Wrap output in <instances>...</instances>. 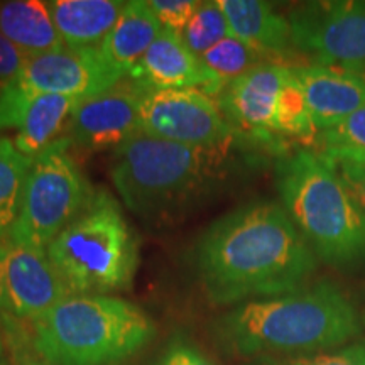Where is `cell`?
Segmentation results:
<instances>
[{
    "label": "cell",
    "mask_w": 365,
    "mask_h": 365,
    "mask_svg": "<svg viewBox=\"0 0 365 365\" xmlns=\"http://www.w3.org/2000/svg\"><path fill=\"white\" fill-rule=\"evenodd\" d=\"M195 267L213 304L245 303L307 286L318 257L281 203L240 205L202 232Z\"/></svg>",
    "instance_id": "obj_1"
},
{
    "label": "cell",
    "mask_w": 365,
    "mask_h": 365,
    "mask_svg": "<svg viewBox=\"0 0 365 365\" xmlns=\"http://www.w3.org/2000/svg\"><path fill=\"white\" fill-rule=\"evenodd\" d=\"M362 330L359 309L330 281L274 298L245 301L213 323L218 345L242 357L331 350Z\"/></svg>",
    "instance_id": "obj_2"
},
{
    "label": "cell",
    "mask_w": 365,
    "mask_h": 365,
    "mask_svg": "<svg viewBox=\"0 0 365 365\" xmlns=\"http://www.w3.org/2000/svg\"><path fill=\"white\" fill-rule=\"evenodd\" d=\"M276 188L318 261L340 269L365 266V215L330 159L309 149L282 154Z\"/></svg>",
    "instance_id": "obj_3"
},
{
    "label": "cell",
    "mask_w": 365,
    "mask_h": 365,
    "mask_svg": "<svg viewBox=\"0 0 365 365\" xmlns=\"http://www.w3.org/2000/svg\"><path fill=\"white\" fill-rule=\"evenodd\" d=\"M228 149H205L135 134L113 150L110 178L122 203L148 222L171 220L198 203Z\"/></svg>",
    "instance_id": "obj_4"
},
{
    "label": "cell",
    "mask_w": 365,
    "mask_h": 365,
    "mask_svg": "<svg viewBox=\"0 0 365 365\" xmlns=\"http://www.w3.org/2000/svg\"><path fill=\"white\" fill-rule=\"evenodd\" d=\"M33 349L51 365H120L156 335V323L130 301L75 294L29 322Z\"/></svg>",
    "instance_id": "obj_5"
},
{
    "label": "cell",
    "mask_w": 365,
    "mask_h": 365,
    "mask_svg": "<svg viewBox=\"0 0 365 365\" xmlns=\"http://www.w3.org/2000/svg\"><path fill=\"white\" fill-rule=\"evenodd\" d=\"M46 252L73 296L129 289L139 267V239L107 190L95 191Z\"/></svg>",
    "instance_id": "obj_6"
},
{
    "label": "cell",
    "mask_w": 365,
    "mask_h": 365,
    "mask_svg": "<svg viewBox=\"0 0 365 365\" xmlns=\"http://www.w3.org/2000/svg\"><path fill=\"white\" fill-rule=\"evenodd\" d=\"M61 137L33 159L9 244L46 249L93 198L95 191Z\"/></svg>",
    "instance_id": "obj_7"
},
{
    "label": "cell",
    "mask_w": 365,
    "mask_h": 365,
    "mask_svg": "<svg viewBox=\"0 0 365 365\" xmlns=\"http://www.w3.org/2000/svg\"><path fill=\"white\" fill-rule=\"evenodd\" d=\"M287 21L294 53L309 65L365 76V0L299 4Z\"/></svg>",
    "instance_id": "obj_8"
},
{
    "label": "cell",
    "mask_w": 365,
    "mask_h": 365,
    "mask_svg": "<svg viewBox=\"0 0 365 365\" xmlns=\"http://www.w3.org/2000/svg\"><path fill=\"white\" fill-rule=\"evenodd\" d=\"M139 132L154 139L205 149H228L237 132L212 97L200 90H148Z\"/></svg>",
    "instance_id": "obj_9"
},
{
    "label": "cell",
    "mask_w": 365,
    "mask_h": 365,
    "mask_svg": "<svg viewBox=\"0 0 365 365\" xmlns=\"http://www.w3.org/2000/svg\"><path fill=\"white\" fill-rule=\"evenodd\" d=\"M125 75L113 68L98 48H68L27 56L16 85L27 97L53 93L85 100L112 88Z\"/></svg>",
    "instance_id": "obj_10"
},
{
    "label": "cell",
    "mask_w": 365,
    "mask_h": 365,
    "mask_svg": "<svg viewBox=\"0 0 365 365\" xmlns=\"http://www.w3.org/2000/svg\"><path fill=\"white\" fill-rule=\"evenodd\" d=\"M149 88L125 76L112 88L80 100L66 125L70 148L83 153L120 148L139 134L140 105Z\"/></svg>",
    "instance_id": "obj_11"
},
{
    "label": "cell",
    "mask_w": 365,
    "mask_h": 365,
    "mask_svg": "<svg viewBox=\"0 0 365 365\" xmlns=\"http://www.w3.org/2000/svg\"><path fill=\"white\" fill-rule=\"evenodd\" d=\"M4 282L9 314L24 322H33L73 296L46 249L9 244Z\"/></svg>",
    "instance_id": "obj_12"
},
{
    "label": "cell",
    "mask_w": 365,
    "mask_h": 365,
    "mask_svg": "<svg viewBox=\"0 0 365 365\" xmlns=\"http://www.w3.org/2000/svg\"><path fill=\"white\" fill-rule=\"evenodd\" d=\"M287 73L282 63H262L223 88L217 103L232 129L264 143L276 139L274 112Z\"/></svg>",
    "instance_id": "obj_13"
},
{
    "label": "cell",
    "mask_w": 365,
    "mask_h": 365,
    "mask_svg": "<svg viewBox=\"0 0 365 365\" xmlns=\"http://www.w3.org/2000/svg\"><path fill=\"white\" fill-rule=\"evenodd\" d=\"M129 78L150 90H200L218 97L225 86L182 43L181 36L163 29L132 70Z\"/></svg>",
    "instance_id": "obj_14"
},
{
    "label": "cell",
    "mask_w": 365,
    "mask_h": 365,
    "mask_svg": "<svg viewBox=\"0 0 365 365\" xmlns=\"http://www.w3.org/2000/svg\"><path fill=\"white\" fill-rule=\"evenodd\" d=\"M291 68L318 132L341 124L365 107V76L314 65Z\"/></svg>",
    "instance_id": "obj_15"
},
{
    "label": "cell",
    "mask_w": 365,
    "mask_h": 365,
    "mask_svg": "<svg viewBox=\"0 0 365 365\" xmlns=\"http://www.w3.org/2000/svg\"><path fill=\"white\" fill-rule=\"evenodd\" d=\"M230 34L244 41L267 61L286 59L294 53L287 16L262 0H218Z\"/></svg>",
    "instance_id": "obj_16"
},
{
    "label": "cell",
    "mask_w": 365,
    "mask_h": 365,
    "mask_svg": "<svg viewBox=\"0 0 365 365\" xmlns=\"http://www.w3.org/2000/svg\"><path fill=\"white\" fill-rule=\"evenodd\" d=\"M54 26L68 48H98L115 26L125 2L120 0H51Z\"/></svg>",
    "instance_id": "obj_17"
},
{
    "label": "cell",
    "mask_w": 365,
    "mask_h": 365,
    "mask_svg": "<svg viewBox=\"0 0 365 365\" xmlns=\"http://www.w3.org/2000/svg\"><path fill=\"white\" fill-rule=\"evenodd\" d=\"M161 31V22L154 16L149 4L144 0H132L125 2L120 17L98 49L113 68L127 76L139 65Z\"/></svg>",
    "instance_id": "obj_18"
},
{
    "label": "cell",
    "mask_w": 365,
    "mask_h": 365,
    "mask_svg": "<svg viewBox=\"0 0 365 365\" xmlns=\"http://www.w3.org/2000/svg\"><path fill=\"white\" fill-rule=\"evenodd\" d=\"M0 34L27 56L51 53L65 46L54 26L48 2L43 0L0 2Z\"/></svg>",
    "instance_id": "obj_19"
},
{
    "label": "cell",
    "mask_w": 365,
    "mask_h": 365,
    "mask_svg": "<svg viewBox=\"0 0 365 365\" xmlns=\"http://www.w3.org/2000/svg\"><path fill=\"white\" fill-rule=\"evenodd\" d=\"M78 98L63 95H34L26 103L21 124L17 127L14 144L24 156L34 159L46 148L61 139L63 129L75 112Z\"/></svg>",
    "instance_id": "obj_20"
},
{
    "label": "cell",
    "mask_w": 365,
    "mask_h": 365,
    "mask_svg": "<svg viewBox=\"0 0 365 365\" xmlns=\"http://www.w3.org/2000/svg\"><path fill=\"white\" fill-rule=\"evenodd\" d=\"M31 164L33 159L19 153L14 140L0 137V242L7 240L19 213Z\"/></svg>",
    "instance_id": "obj_21"
},
{
    "label": "cell",
    "mask_w": 365,
    "mask_h": 365,
    "mask_svg": "<svg viewBox=\"0 0 365 365\" xmlns=\"http://www.w3.org/2000/svg\"><path fill=\"white\" fill-rule=\"evenodd\" d=\"M272 132L274 135L298 137V139H308L318 132L309 115L303 88L296 80L291 66L277 97Z\"/></svg>",
    "instance_id": "obj_22"
},
{
    "label": "cell",
    "mask_w": 365,
    "mask_h": 365,
    "mask_svg": "<svg viewBox=\"0 0 365 365\" xmlns=\"http://www.w3.org/2000/svg\"><path fill=\"white\" fill-rule=\"evenodd\" d=\"M203 65L208 68L223 86L232 81L240 78L242 75L252 70V68L262 65V63H271L262 56L261 53L255 51L244 41L237 39L235 36H227L220 43L208 49L203 56H200Z\"/></svg>",
    "instance_id": "obj_23"
},
{
    "label": "cell",
    "mask_w": 365,
    "mask_h": 365,
    "mask_svg": "<svg viewBox=\"0 0 365 365\" xmlns=\"http://www.w3.org/2000/svg\"><path fill=\"white\" fill-rule=\"evenodd\" d=\"M227 36H230V27H228L225 14L218 6V0H207V2L198 4L185 31L181 33V39L186 48L200 58Z\"/></svg>",
    "instance_id": "obj_24"
},
{
    "label": "cell",
    "mask_w": 365,
    "mask_h": 365,
    "mask_svg": "<svg viewBox=\"0 0 365 365\" xmlns=\"http://www.w3.org/2000/svg\"><path fill=\"white\" fill-rule=\"evenodd\" d=\"M323 149H365V107L341 124L319 132Z\"/></svg>",
    "instance_id": "obj_25"
},
{
    "label": "cell",
    "mask_w": 365,
    "mask_h": 365,
    "mask_svg": "<svg viewBox=\"0 0 365 365\" xmlns=\"http://www.w3.org/2000/svg\"><path fill=\"white\" fill-rule=\"evenodd\" d=\"M149 7L161 22L163 29L181 36L200 2L196 0H150Z\"/></svg>",
    "instance_id": "obj_26"
},
{
    "label": "cell",
    "mask_w": 365,
    "mask_h": 365,
    "mask_svg": "<svg viewBox=\"0 0 365 365\" xmlns=\"http://www.w3.org/2000/svg\"><path fill=\"white\" fill-rule=\"evenodd\" d=\"M17 322L19 319L12 318L2 327L7 336V344L12 349V365H51L33 349L29 335L22 330Z\"/></svg>",
    "instance_id": "obj_27"
},
{
    "label": "cell",
    "mask_w": 365,
    "mask_h": 365,
    "mask_svg": "<svg viewBox=\"0 0 365 365\" xmlns=\"http://www.w3.org/2000/svg\"><path fill=\"white\" fill-rule=\"evenodd\" d=\"M266 365H365V340L317 357L296 359L289 362H269Z\"/></svg>",
    "instance_id": "obj_28"
},
{
    "label": "cell",
    "mask_w": 365,
    "mask_h": 365,
    "mask_svg": "<svg viewBox=\"0 0 365 365\" xmlns=\"http://www.w3.org/2000/svg\"><path fill=\"white\" fill-rule=\"evenodd\" d=\"M29 98L19 90L16 81L9 86H0V130L19 127Z\"/></svg>",
    "instance_id": "obj_29"
},
{
    "label": "cell",
    "mask_w": 365,
    "mask_h": 365,
    "mask_svg": "<svg viewBox=\"0 0 365 365\" xmlns=\"http://www.w3.org/2000/svg\"><path fill=\"white\" fill-rule=\"evenodd\" d=\"M156 365H215L198 346L186 340H173L159 355Z\"/></svg>",
    "instance_id": "obj_30"
},
{
    "label": "cell",
    "mask_w": 365,
    "mask_h": 365,
    "mask_svg": "<svg viewBox=\"0 0 365 365\" xmlns=\"http://www.w3.org/2000/svg\"><path fill=\"white\" fill-rule=\"evenodd\" d=\"M26 63L27 54L0 34V86H9L17 81Z\"/></svg>",
    "instance_id": "obj_31"
},
{
    "label": "cell",
    "mask_w": 365,
    "mask_h": 365,
    "mask_svg": "<svg viewBox=\"0 0 365 365\" xmlns=\"http://www.w3.org/2000/svg\"><path fill=\"white\" fill-rule=\"evenodd\" d=\"M331 161V159H330ZM335 164L336 171L341 180H344L346 190L352 195L354 202L357 207L362 210L365 215V168L357 166V164H350L344 161H331Z\"/></svg>",
    "instance_id": "obj_32"
},
{
    "label": "cell",
    "mask_w": 365,
    "mask_h": 365,
    "mask_svg": "<svg viewBox=\"0 0 365 365\" xmlns=\"http://www.w3.org/2000/svg\"><path fill=\"white\" fill-rule=\"evenodd\" d=\"M319 153L331 161H344L365 168V149H323Z\"/></svg>",
    "instance_id": "obj_33"
},
{
    "label": "cell",
    "mask_w": 365,
    "mask_h": 365,
    "mask_svg": "<svg viewBox=\"0 0 365 365\" xmlns=\"http://www.w3.org/2000/svg\"><path fill=\"white\" fill-rule=\"evenodd\" d=\"M9 252V244L7 240L0 242V327L6 322L7 318H11V314L7 312V303H6V282H4V271H6V259Z\"/></svg>",
    "instance_id": "obj_34"
},
{
    "label": "cell",
    "mask_w": 365,
    "mask_h": 365,
    "mask_svg": "<svg viewBox=\"0 0 365 365\" xmlns=\"http://www.w3.org/2000/svg\"><path fill=\"white\" fill-rule=\"evenodd\" d=\"M0 365H12L11 359H9L7 336H6V333H4L2 327H0Z\"/></svg>",
    "instance_id": "obj_35"
}]
</instances>
